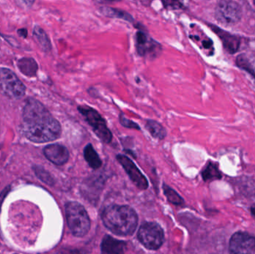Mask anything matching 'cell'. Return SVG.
Returning a JSON list of instances; mask_svg holds the SVG:
<instances>
[{
  "label": "cell",
  "instance_id": "9",
  "mask_svg": "<svg viewBox=\"0 0 255 254\" xmlns=\"http://www.w3.org/2000/svg\"><path fill=\"white\" fill-rule=\"evenodd\" d=\"M230 251L233 254H255V237L243 232H237L231 236Z\"/></svg>",
  "mask_w": 255,
  "mask_h": 254
},
{
  "label": "cell",
  "instance_id": "5",
  "mask_svg": "<svg viewBox=\"0 0 255 254\" xmlns=\"http://www.w3.org/2000/svg\"><path fill=\"white\" fill-rule=\"evenodd\" d=\"M138 238L147 249L157 250L164 242V233L157 223L146 222L140 227Z\"/></svg>",
  "mask_w": 255,
  "mask_h": 254
},
{
  "label": "cell",
  "instance_id": "20",
  "mask_svg": "<svg viewBox=\"0 0 255 254\" xmlns=\"http://www.w3.org/2000/svg\"><path fill=\"white\" fill-rule=\"evenodd\" d=\"M237 65L255 77V57L252 58L246 57L244 54L239 56L237 59Z\"/></svg>",
  "mask_w": 255,
  "mask_h": 254
},
{
  "label": "cell",
  "instance_id": "12",
  "mask_svg": "<svg viewBox=\"0 0 255 254\" xmlns=\"http://www.w3.org/2000/svg\"><path fill=\"white\" fill-rule=\"evenodd\" d=\"M210 28L220 38L224 47L228 52L231 53V54L237 52L240 44L239 38L222 30L216 26H210Z\"/></svg>",
  "mask_w": 255,
  "mask_h": 254
},
{
  "label": "cell",
  "instance_id": "23",
  "mask_svg": "<svg viewBox=\"0 0 255 254\" xmlns=\"http://www.w3.org/2000/svg\"><path fill=\"white\" fill-rule=\"evenodd\" d=\"M120 122L123 126L126 127V128H137L139 129V126L137 125L135 122H132V121L129 120V119H125L124 116H121Z\"/></svg>",
  "mask_w": 255,
  "mask_h": 254
},
{
  "label": "cell",
  "instance_id": "27",
  "mask_svg": "<svg viewBox=\"0 0 255 254\" xmlns=\"http://www.w3.org/2000/svg\"><path fill=\"white\" fill-rule=\"evenodd\" d=\"M120 0H97L100 3H112V2H119Z\"/></svg>",
  "mask_w": 255,
  "mask_h": 254
},
{
  "label": "cell",
  "instance_id": "28",
  "mask_svg": "<svg viewBox=\"0 0 255 254\" xmlns=\"http://www.w3.org/2000/svg\"><path fill=\"white\" fill-rule=\"evenodd\" d=\"M251 212H252V215L255 218V203H254L251 207Z\"/></svg>",
  "mask_w": 255,
  "mask_h": 254
},
{
  "label": "cell",
  "instance_id": "24",
  "mask_svg": "<svg viewBox=\"0 0 255 254\" xmlns=\"http://www.w3.org/2000/svg\"><path fill=\"white\" fill-rule=\"evenodd\" d=\"M17 2H18L19 5L30 7L33 5L35 0H17Z\"/></svg>",
  "mask_w": 255,
  "mask_h": 254
},
{
  "label": "cell",
  "instance_id": "26",
  "mask_svg": "<svg viewBox=\"0 0 255 254\" xmlns=\"http://www.w3.org/2000/svg\"><path fill=\"white\" fill-rule=\"evenodd\" d=\"M8 192V188H7L6 190H5L3 192H2V194L0 195V209H1V206H2V202H3L4 199H5V196H6Z\"/></svg>",
  "mask_w": 255,
  "mask_h": 254
},
{
  "label": "cell",
  "instance_id": "13",
  "mask_svg": "<svg viewBox=\"0 0 255 254\" xmlns=\"http://www.w3.org/2000/svg\"><path fill=\"white\" fill-rule=\"evenodd\" d=\"M126 243L118 240L110 236H106L101 244V251L103 254H123L126 249Z\"/></svg>",
  "mask_w": 255,
  "mask_h": 254
},
{
  "label": "cell",
  "instance_id": "18",
  "mask_svg": "<svg viewBox=\"0 0 255 254\" xmlns=\"http://www.w3.org/2000/svg\"><path fill=\"white\" fill-rule=\"evenodd\" d=\"M203 180L204 181H211V180H218L222 178V174L219 169L217 164L213 162H209L203 172H202Z\"/></svg>",
  "mask_w": 255,
  "mask_h": 254
},
{
  "label": "cell",
  "instance_id": "19",
  "mask_svg": "<svg viewBox=\"0 0 255 254\" xmlns=\"http://www.w3.org/2000/svg\"><path fill=\"white\" fill-rule=\"evenodd\" d=\"M147 130L150 131L154 138L158 139V140H163L166 137V130L158 122L153 120L147 121V125H146Z\"/></svg>",
  "mask_w": 255,
  "mask_h": 254
},
{
  "label": "cell",
  "instance_id": "14",
  "mask_svg": "<svg viewBox=\"0 0 255 254\" xmlns=\"http://www.w3.org/2000/svg\"><path fill=\"white\" fill-rule=\"evenodd\" d=\"M100 13L104 17L109 18L120 19L129 23H134L135 19L127 11L118 8H111V7H102L100 9Z\"/></svg>",
  "mask_w": 255,
  "mask_h": 254
},
{
  "label": "cell",
  "instance_id": "21",
  "mask_svg": "<svg viewBox=\"0 0 255 254\" xmlns=\"http://www.w3.org/2000/svg\"><path fill=\"white\" fill-rule=\"evenodd\" d=\"M163 188L165 196L167 198L168 201L170 203H173L175 205H178V206H181V205L184 203V199L175 190H172L171 187H168L166 185H163Z\"/></svg>",
  "mask_w": 255,
  "mask_h": 254
},
{
  "label": "cell",
  "instance_id": "22",
  "mask_svg": "<svg viewBox=\"0 0 255 254\" xmlns=\"http://www.w3.org/2000/svg\"><path fill=\"white\" fill-rule=\"evenodd\" d=\"M163 7L166 9L178 10L181 9L183 7L181 0H160Z\"/></svg>",
  "mask_w": 255,
  "mask_h": 254
},
{
  "label": "cell",
  "instance_id": "2",
  "mask_svg": "<svg viewBox=\"0 0 255 254\" xmlns=\"http://www.w3.org/2000/svg\"><path fill=\"white\" fill-rule=\"evenodd\" d=\"M104 225L118 236H131L138 224L136 212L129 206L113 204L104 208L102 213Z\"/></svg>",
  "mask_w": 255,
  "mask_h": 254
},
{
  "label": "cell",
  "instance_id": "1",
  "mask_svg": "<svg viewBox=\"0 0 255 254\" xmlns=\"http://www.w3.org/2000/svg\"><path fill=\"white\" fill-rule=\"evenodd\" d=\"M23 131L31 141L43 143L58 139L61 127L44 104L31 98L23 107Z\"/></svg>",
  "mask_w": 255,
  "mask_h": 254
},
{
  "label": "cell",
  "instance_id": "25",
  "mask_svg": "<svg viewBox=\"0 0 255 254\" xmlns=\"http://www.w3.org/2000/svg\"><path fill=\"white\" fill-rule=\"evenodd\" d=\"M17 33H18V35H20V37H22V38H26V37L28 36V32L26 29H19V30L17 31Z\"/></svg>",
  "mask_w": 255,
  "mask_h": 254
},
{
  "label": "cell",
  "instance_id": "10",
  "mask_svg": "<svg viewBox=\"0 0 255 254\" xmlns=\"http://www.w3.org/2000/svg\"><path fill=\"white\" fill-rule=\"evenodd\" d=\"M116 159L138 189L144 190L148 188V181L132 159L122 154L117 155Z\"/></svg>",
  "mask_w": 255,
  "mask_h": 254
},
{
  "label": "cell",
  "instance_id": "16",
  "mask_svg": "<svg viewBox=\"0 0 255 254\" xmlns=\"http://www.w3.org/2000/svg\"><path fill=\"white\" fill-rule=\"evenodd\" d=\"M33 36L39 47L44 52H50L51 50V44L45 31L38 26H35L33 29Z\"/></svg>",
  "mask_w": 255,
  "mask_h": 254
},
{
  "label": "cell",
  "instance_id": "8",
  "mask_svg": "<svg viewBox=\"0 0 255 254\" xmlns=\"http://www.w3.org/2000/svg\"><path fill=\"white\" fill-rule=\"evenodd\" d=\"M135 47L138 54L147 58H155L162 51L161 45L142 30L135 35Z\"/></svg>",
  "mask_w": 255,
  "mask_h": 254
},
{
  "label": "cell",
  "instance_id": "3",
  "mask_svg": "<svg viewBox=\"0 0 255 254\" xmlns=\"http://www.w3.org/2000/svg\"><path fill=\"white\" fill-rule=\"evenodd\" d=\"M69 228L76 237H83L91 228V220L86 209L78 202H68L65 207Z\"/></svg>",
  "mask_w": 255,
  "mask_h": 254
},
{
  "label": "cell",
  "instance_id": "11",
  "mask_svg": "<svg viewBox=\"0 0 255 254\" xmlns=\"http://www.w3.org/2000/svg\"><path fill=\"white\" fill-rule=\"evenodd\" d=\"M44 153L50 162L57 165L65 164L70 157V153L67 148L57 143L46 146L44 149Z\"/></svg>",
  "mask_w": 255,
  "mask_h": 254
},
{
  "label": "cell",
  "instance_id": "7",
  "mask_svg": "<svg viewBox=\"0 0 255 254\" xmlns=\"http://www.w3.org/2000/svg\"><path fill=\"white\" fill-rule=\"evenodd\" d=\"M215 17L222 24H235L241 19V7L234 1L222 0L215 8Z\"/></svg>",
  "mask_w": 255,
  "mask_h": 254
},
{
  "label": "cell",
  "instance_id": "17",
  "mask_svg": "<svg viewBox=\"0 0 255 254\" xmlns=\"http://www.w3.org/2000/svg\"><path fill=\"white\" fill-rule=\"evenodd\" d=\"M84 156H85V160L87 161L88 165L94 169H98L102 165V159H100V156L91 144H88L85 148Z\"/></svg>",
  "mask_w": 255,
  "mask_h": 254
},
{
  "label": "cell",
  "instance_id": "15",
  "mask_svg": "<svg viewBox=\"0 0 255 254\" xmlns=\"http://www.w3.org/2000/svg\"><path fill=\"white\" fill-rule=\"evenodd\" d=\"M17 65L20 72L28 77L35 76L38 70V63L32 57H23L17 61Z\"/></svg>",
  "mask_w": 255,
  "mask_h": 254
},
{
  "label": "cell",
  "instance_id": "6",
  "mask_svg": "<svg viewBox=\"0 0 255 254\" xmlns=\"http://www.w3.org/2000/svg\"><path fill=\"white\" fill-rule=\"evenodd\" d=\"M79 112L85 116L87 122L89 123L97 137L105 143L111 142L113 136L107 128L105 120L102 117L98 111L89 106H80L78 107Z\"/></svg>",
  "mask_w": 255,
  "mask_h": 254
},
{
  "label": "cell",
  "instance_id": "29",
  "mask_svg": "<svg viewBox=\"0 0 255 254\" xmlns=\"http://www.w3.org/2000/svg\"></svg>",
  "mask_w": 255,
  "mask_h": 254
},
{
  "label": "cell",
  "instance_id": "4",
  "mask_svg": "<svg viewBox=\"0 0 255 254\" xmlns=\"http://www.w3.org/2000/svg\"><path fill=\"white\" fill-rule=\"evenodd\" d=\"M26 88L13 71L0 67V92L10 99L20 100L24 97Z\"/></svg>",
  "mask_w": 255,
  "mask_h": 254
}]
</instances>
